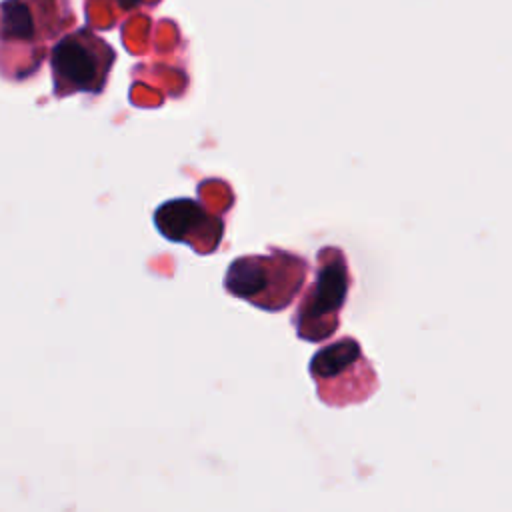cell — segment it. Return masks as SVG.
<instances>
[{
	"instance_id": "obj_1",
	"label": "cell",
	"mask_w": 512,
	"mask_h": 512,
	"mask_svg": "<svg viewBox=\"0 0 512 512\" xmlns=\"http://www.w3.org/2000/svg\"><path fill=\"white\" fill-rule=\"evenodd\" d=\"M112 62L114 50L90 30L82 28L64 36L50 54L56 94H98L106 82Z\"/></svg>"
},
{
	"instance_id": "obj_2",
	"label": "cell",
	"mask_w": 512,
	"mask_h": 512,
	"mask_svg": "<svg viewBox=\"0 0 512 512\" xmlns=\"http://www.w3.org/2000/svg\"><path fill=\"white\" fill-rule=\"evenodd\" d=\"M346 292H348V274L342 258L324 264L318 270V276L310 294L302 302L298 318L300 316L312 318L316 314L324 316V314L338 312L346 298Z\"/></svg>"
},
{
	"instance_id": "obj_3",
	"label": "cell",
	"mask_w": 512,
	"mask_h": 512,
	"mask_svg": "<svg viewBox=\"0 0 512 512\" xmlns=\"http://www.w3.org/2000/svg\"><path fill=\"white\" fill-rule=\"evenodd\" d=\"M360 358V348L354 340H342L318 350L310 362V372L316 380L334 378L350 368Z\"/></svg>"
}]
</instances>
